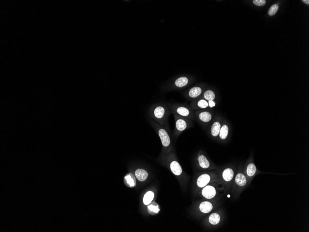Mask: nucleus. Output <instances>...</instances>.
<instances>
[{"label": "nucleus", "mask_w": 309, "mask_h": 232, "mask_svg": "<svg viewBox=\"0 0 309 232\" xmlns=\"http://www.w3.org/2000/svg\"><path fill=\"white\" fill-rule=\"evenodd\" d=\"M151 114V117L153 119L157 122L163 125L166 123L169 113L167 112L166 108L164 107L158 106L154 108Z\"/></svg>", "instance_id": "1"}, {"label": "nucleus", "mask_w": 309, "mask_h": 232, "mask_svg": "<svg viewBox=\"0 0 309 232\" xmlns=\"http://www.w3.org/2000/svg\"><path fill=\"white\" fill-rule=\"evenodd\" d=\"M173 113L191 120H194L195 119V112L192 109L186 107L180 106L176 107L174 108V111Z\"/></svg>", "instance_id": "2"}, {"label": "nucleus", "mask_w": 309, "mask_h": 232, "mask_svg": "<svg viewBox=\"0 0 309 232\" xmlns=\"http://www.w3.org/2000/svg\"><path fill=\"white\" fill-rule=\"evenodd\" d=\"M175 120V129L177 132H182L185 130L191 124L192 120L174 114Z\"/></svg>", "instance_id": "3"}, {"label": "nucleus", "mask_w": 309, "mask_h": 232, "mask_svg": "<svg viewBox=\"0 0 309 232\" xmlns=\"http://www.w3.org/2000/svg\"><path fill=\"white\" fill-rule=\"evenodd\" d=\"M158 134L161 140V144L164 148H168L171 144L170 138L167 131L164 128L158 125Z\"/></svg>", "instance_id": "4"}, {"label": "nucleus", "mask_w": 309, "mask_h": 232, "mask_svg": "<svg viewBox=\"0 0 309 232\" xmlns=\"http://www.w3.org/2000/svg\"><path fill=\"white\" fill-rule=\"evenodd\" d=\"M202 195L205 198L210 199L215 197L216 190L214 187L211 185H206L202 190Z\"/></svg>", "instance_id": "5"}, {"label": "nucleus", "mask_w": 309, "mask_h": 232, "mask_svg": "<svg viewBox=\"0 0 309 232\" xmlns=\"http://www.w3.org/2000/svg\"><path fill=\"white\" fill-rule=\"evenodd\" d=\"M200 121L204 123H207L211 121L212 119V115L211 113L208 111H201V112H195V118Z\"/></svg>", "instance_id": "6"}, {"label": "nucleus", "mask_w": 309, "mask_h": 232, "mask_svg": "<svg viewBox=\"0 0 309 232\" xmlns=\"http://www.w3.org/2000/svg\"><path fill=\"white\" fill-rule=\"evenodd\" d=\"M124 183L128 187H135L137 184L135 176L132 173H128L124 177Z\"/></svg>", "instance_id": "7"}, {"label": "nucleus", "mask_w": 309, "mask_h": 232, "mask_svg": "<svg viewBox=\"0 0 309 232\" xmlns=\"http://www.w3.org/2000/svg\"><path fill=\"white\" fill-rule=\"evenodd\" d=\"M170 169L172 172L176 176H180L183 172V169L181 165L176 160H173L170 162Z\"/></svg>", "instance_id": "8"}, {"label": "nucleus", "mask_w": 309, "mask_h": 232, "mask_svg": "<svg viewBox=\"0 0 309 232\" xmlns=\"http://www.w3.org/2000/svg\"><path fill=\"white\" fill-rule=\"evenodd\" d=\"M211 181L210 175L207 174H203L201 175L197 179V184L200 188H204Z\"/></svg>", "instance_id": "9"}, {"label": "nucleus", "mask_w": 309, "mask_h": 232, "mask_svg": "<svg viewBox=\"0 0 309 232\" xmlns=\"http://www.w3.org/2000/svg\"><path fill=\"white\" fill-rule=\"evenodd\" d=\"M200 210L202 213L207 214L210 213L213 208V205L211 202L205 201L201 202L199 207Z\"/></svg>", "instance_id": "10"}, {"label": "nucleus", "mask_w": 309, "mask_h": 232, "mask_svg": "<svg viewBox=\"0 0 309 232\" xmlns=\"http://www.w3.org/2000/svg\"><path fill=\"white\" fill-rule=\"evenodd\" d=\"M135 175L138 180L143 182L147 179L148 173L146 171L142 169L137 170L135 172Z\"/></svg>", "instance_id": "11"}, {"label": "nucleus", "mask_w": 309, "mask_h": 232, "mask_svg": "<svg viewBox=\"0 0 309 232\" xmlns=\"http://www.w3.org/2000/svg\"><path fill=\"white\" fill-rule=\"evenodd\" d=\"M198 162L200 166L203 169H207L210 166V162L204 155H200L198 157Z\"/></svg>", "instance_id": "12"}, {"label": "nucleus", "mask_w": 309, "mask_h": 232, "mask_svg": "<svg viewBox=\"0 0 309 232\" xmlns=\"http://www.w3.org/2000/svg\"><path fill=\"white\" fill-rule=\"evenodd\" d=\"M223 180L226 182H230L234 177V171L231 168H227L223 171L222 173Z\"/></svg>", "instance_id": "13"}, {"label": "nucleus", "mask_w": 309, "mask_h": 232, "mask_svg": "<svg viewBox=\"0 0 309 232\" xmlns=\"http://www.w3.org/2000/svg\"><path fill=\"white\" fill-rule=\"evenodd\" d=\"M202 93V89L199 87H194L189 91L188 95L190 98H195L199 97Z\"/></svg>", "instance_id": "14"}, {"label": "nucleus", "mask_w": 309, "mask_h": 232, "mask_svg": "<svg viewBox=\"0 0 309 232\" xmlns=\"http://www.w3.org/2000/svg\"><path fill=\"white\" fill-rule=\"evenodd\" d=\"M221 126L220 123L219 121H215L213 123L211 128V134L214 137H217L219 135L220 130Z\"/></svg>", "instance_id": "15"}, {"label": "nucleus", "mask_w": 309, "mask_h": 232, "mask_svg": "<svg viewBox=\"0 0 309 232\" xmlns=\"http://www.w3.org/2000/svg\"><path fill=\"white\" fill-rule=\"evenodd\" d=\"M235 182L239 186H244L246 184V178L242 173H238L236 177Z\"/></svg>", "instance_id": "16"}, {"label": "nucleus", "mask_w": 309, "mask_h": 232, "mask_svg": "<svg viewBox=\"0 0 309 232\" xmlns=\"http://www.w3.org/2000/svg\"><path fill=\"white\" fill-rule=\"evenodd\" d=\"M154 198V193L152 191L147 192L144 195L143 198V202L144 205H148L150 204Z\"/></svg>", "instance_id": "17"}, {"label": "nucleus", "mask_w": 309, "mask_h": 232, "mask_svg": "<svg viewBox=\"0 0 309 232\" xmlns=\"http://www.w3.org/2000/svg\"><path fill=\"white\" fill-rule=\"evenodd\" d=\"M148 211L149 214L152 215H157L160 211L159 205L156 202H153L148 206Z\"/></svg>", "instance_id": "18"}, {"label": "nucleus", "mask_w": 309, "mask_h": 232, "mask_svg": "<svg viewBox=\"0 0 309 232\" xmlns=\"http://www.w3.org/2000/svg\"><path fill=\"white\" fill-rule=\"evenodd\" d=\"M188 82L189 80L188 77H180L175 80V85L177 87H183L188 84Z\"/></svg>", "instance_id": "19"}, {"label": "nucleus", "mask_w": 309, "mask_h": 232, "mask_svg": "<svg viewBox=\"0 0 309 232\" xmlns=\"http://www.w3.org/2000/svg\"><path fill=\"white\" fill-rule=\"evenodd\" d=\"M228 133H229V127L228 126L225 124L223 125L221 128L219 134L221 139H226L228 136Z\"/></svg>", "instance_id": "20"}, {"label": "nucleus", "mask_w": 309, "mask_h": 232, "mask_svg": "<svg viewBox=\"0 0 309 232\" xmlns=\"http://www.w3.org/2000/svg\"><path fill=\"white\" fill-rule=\"evenodd\" d=\"M220 221V216L218 213H213L210 215L209 221L212 225H215L219 224Z\"/></svg>", "instance_id": "21"}, {"label": "nucleus", "mask_w": 309, "mask_h": 232, "mask_svg": "<svg viewBox=\"0 0 309 232\" xmlns=\"http://www.w3.org/2000/svg\"><path fill=\"white\" fill-rule=\"evenodd\" d=\"M256 168L254 164L253 163L249 164L247 168V174L249 177L254 176L256 173Z\"/></svg>", "instance_id": "22"}, {"label": "nucleus", "mask_w": 309, "mask_h": 232, "mask_svg": "<svg viewBox=\"0 0 309 232\" xmlns=\"http://www.w3.org/2000/svg\"><path fill=\"white\" fill-rule=\"evenodd\" d=\"M204 97L205 99V100L208 101H214V100L215 98V95L214 91L211 90H206L205 92Z\"/></svg>", "instance_id": "23"}, {"label": "nucleus", "mask_w": 309, "mask_h": 232, "mask_svg": "<svg viewBox=\"0 0 309 232\" xmlns=\"http://www.w3.org/2000/svg\"><path fill=\"white\" fill-rule=\"evenodd\" d=\"M197 106L199 108L204 109V108H206V107H208L209 106V104H208V102L206 101V100L201 99L198 102Z\"/></svg>", "instance_id": "24"}, {"label": "nucleus", "mask_w": 309, "mask_h": 232, "mask_svg": "<svg viewBox=\"0 0 309 232\" xmlns=\"http://www.w3.org/2000/svg\"><path fill=\"white\" fill-rule=\"evenodd\" d=\"M279 9V6L277 4L273 5L269 8L268 11V14L269 16H273L275 15Z\"/></svg>", "instance_id": "25"}, {"label": "nucleus", "mask_w": 309, "mask_h": 232, "mask_svg": "<svg viewBox=\"0 0 309 232\" xmlns=\"http://www.w3.org/2000/svg\"><path fill=\"white\" fill-rule=\"evenodd\" d=\"M253 3L255 5L262 6L265 4L266 1L265 0H254Z\"/></svg>", "instance_id": "26"}, {"label": "nucleus", "mask_w": 309, "mask_h": 232, "mask_svg": "<svg viewBox=\"0 0 309 232\" xmlns=\"http://www.w3.org/2000/svg\"><path fill=\"white\" fill-rule=\"evenodd\" d=\"M208 104H209V106L210 107H213L215 106V103L214 101H210L208 102Z\"/></svg>", "instance_id": "27"}, {"label": "nucleus", "mask_w": 309, "mask_h": 232, "mask_svg": "<svg viewBox=\"0 0 309 232\" xmlns=\"http://www.w3.org/2000/svg\"><path fill=\"white\" fill-rule=\"evenodd\" d=\"M303 2H304L306 3V4H309V0H303Z\"/></svg>", "instance_id": "28"}]
</instances>
